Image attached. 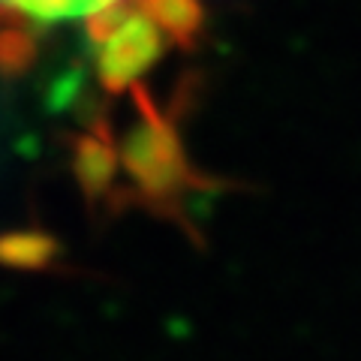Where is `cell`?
Wrapping results in <instances>:
<instances>
[{
	"mask_svg": "<svg viewBox=\"0 0 361 361\" xmlns=\"http://www.w3.org/2000/svg\"><path fill=\"white\" fill-rule=\"evenodd\" d=\"M127 0H0V13L37 21V25H61V21H94Z\"/></svg>",
	"mask_w": 361,
	"mask_h": 361,
	"instance_id": "obj_1",
	"label": "cell"
},
{
	"mask_svg": "<svg viewBox=\"0 0 361 361\" xmlns=\"http://www.w3.org/2000/svg\"><path fill=\"white\" fill-rule=\"evenodd\" d=\"M135 9L157 25V30L180 45H190L202 27L199 0H135Z\"/></svg>",
	"mask_w": 361,
	"mask_h": 361,
	"instance_id": "obj_2",
	"label": "cell"
}]
</instances>
